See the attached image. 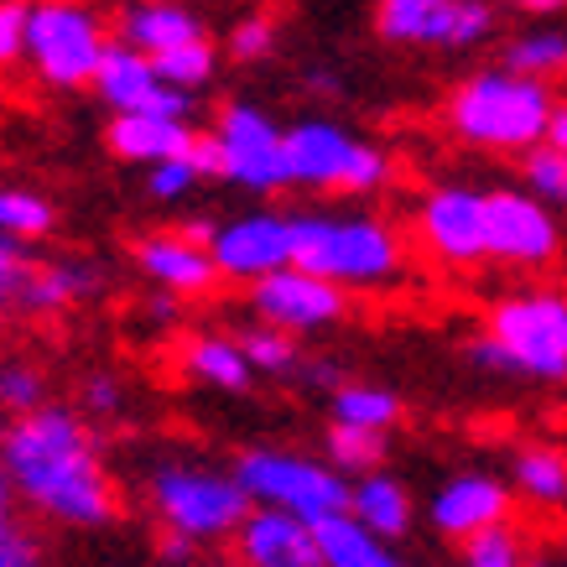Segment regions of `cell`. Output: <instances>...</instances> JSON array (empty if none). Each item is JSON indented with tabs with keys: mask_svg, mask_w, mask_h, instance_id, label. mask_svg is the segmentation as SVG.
<instances>
[{
	"mask_svg": "<svg viewBox=\"0 0 567 567\" xmlns=\"http://www.w3.org/2000/svg\"><path fill=\"white\" fill-rule=\"evenodd\" d=\"M511 489L536 511H567V453L551 443H526L511 458Z\"/></svg>",
	"mask_w": 567,
	"mask_h": 567,
	"instance_id": "cell-24",
	"label": "cell"
},
{
	"mask_svg": "<svg viewBox=\"0 0 567 567\" xmlns=\"http://www.w3.org/2000/svg\"><path fill=\"white\" fill-rule=\"evenodd\" d=\"M511 11H520V17H551V11H563L567 0H505Z\"/></svg>",
	"mask_w": 567,
	"mask_h": 567,
	"instance_id": "cell-44",
	"label": "cell"
},
{
	"mask_svg": "<svg viewBox=\"0 0 567 567\" xmlns=\"http://www.w3.org/2000/svg\"><path fill=\"white\" fill-rule=\"evenodd\" d=\"M193 141H198L193 121H173V115H110L104 125V146L121 162H141V167L188 156Z\"/></svg>",
	"mask_w": 567,
	"mask_h": 567,
	"instance_id": "cell-19",
	"label": "cell"
},
{
	"mask_svg": "<svg viewBox=\"0 0 567 567\" xmlns=\"http://www.w3.org/2000/svg\"><path fill=\"white\" fill-rule=\"evenodd\" d=\"M240 349H245V360H250V370L266 380H302V370H308V354L297 344V333H281V328H271V323L245 328Z\"/></svg>",
	"mask_w": 567,
	"mask_h": 567,
	"instance_id": "cell-28",
	"label": "cell"
},
{
	"mask_svg": "<svg viewBox=\"0 0 567 567\" xmlns=\"http://www.w3.org/2000/svg\"><path fill=\"white\" fill-rule=\"evenodd\" d=\"M360 136H349L339 121L328 115H302L287 125V177L302 193H339L344 167L354 156Z\"/></svg>",
	"mask_w": 567,
	"mask_h": 567,
	"instance_id": "cell-17",
	"label": "cell"
},
{
	"mask_svg": "<svg viewBox=\"0 0 567 567\" xmlns=\"http://www.w3.org/2000/svg\"><path fill=\"white\" fill-rule=\"evenodd\" d=\"M318 547H323V567H412L395 551V542H380L354 516L323 520L318 526Z\"/></svg>",
	"mask_w": 567,
	"mask_h": 567,
	"instance_id": "cell-26",
	"label": "cell"
},
{
	"mask_svg": "<svg viewBox=\"0 0 567 567\" xmlns=\"http://www.w3.org/2000/svg\"><path fill=\"white\" fill-rule=\"evenodd\" d=\"M235 480L245 484L250 505L260 511H287V516L308 520V526H323L333 516H349V484L328 458H312V453H297V447H240L235 453Z\"/></svg>",
	"mask_w": 567,
	"mask_h": 567,
	"instance_id": "cell-6",
	"label": "cell"
},
{
	"mask_svg": "<svg viewBox=\"0 0 567 567\" xmlns=\"http://www.w3.org/2000/svg\"><path fill=\"white\" fill-rule=\"evenodd\" d=\"M193 551L198 547H188V542H183V536H156V557H162V563H193Z\"/></svg>",
	"mask_w": 567,
	"mask_h": 567,
	"instance_id": "cell-43",
	"label": "cell"
},
{
	"mask_svg": "<svg viewBox=\"0 0 567 567\" xmlns=\"http://www.w3.org/2000/svg\"><path fill=\"white\" fill-rule=\"evenodd\" d=\"M292 266L344 292H385L406 281V245L380 214H292Z\"/></svg>",
	"mask_w": 567,
	"mask_h": 567,
	"instance_id": "cell-4",
	"label": "cell"
},
{
	"mask_svg": "<svg viewBox=\"0 0 567 567\" xmlns=\"http://www.w3.org/2000/svg\"><path fill=\"white\" fill-rule=\"evenodd\" d=\"M308 89H312V94H339V73L312 69V73H308Z\"/></svg>",
	"mask_w": 567,
	"mask_h": 567,
	"instance_id": "cell-46",
	"label": "cell"
},
{
	"mask_svg": "<svg viewBox=\"0 0 567 567\" xmlns=\"http://www.w3.org/2000/svg\"><path fill=\"white\" fill-rule=\"evenodd\" d=\"M208 256L219 266V281L256 287V281L292 266V214L256 208V214H235V219L214 224Z\"/></svg>",
	"mask_w": 567,
	"mask_h": 567,
	"instance_id": "cell-13",
	"label": "cell"
},
{
	"mask_svg": "<svg viewBox=\"0 0 567 567\" xmlns=\"http://www.w3.org/2000/svg\"><path fill=\"white\" fill-rule=\"evenodd\" d=\"M115 37L89 0H27V63L48 89H89Z\"/></svg>",
	"mask_w": 567,
	"mask_h": 567,
	"instance_id": "cell-7",
	"label": "cell"
},
{
	"mask_svg": "<svg viewBox=\"0 0 567 567\" xmlns=\"http://www.w3.org/2000/svg\"><path fill=\"white\" fill-rule=\"evenodd\" d=\"M0 474L32 516L69 526V532H104L121 520V484L110 474L100 432L79 406L48 401L37 412L0 427Z\"/></svg>",
	"mask_w": 567,
	"mask_h": 567,
	"instance_id": "cell-1",
	"label": "cell"
},
{
	"mask_svg": "<svg viewBox=\"0 0 567 567\" xmlns=\"http://www.w3.org/2000/svg\"><path fill=\"white\" fill-rule=\"evenodd\" d=\"M37 406H48V375L32 360H0V416L17 422Z\"/></svg>",
	"mask_w": 567,
	"mask_h": 567,
	"instance_id": "cell-33",
	"label": "cell"
},
{
	"mask_svg": "<svg viewBox=\"0 0 567 567\" xmlns=\"http://www.w3.org/2000/svg\"><path fill=\"white\" fill-rule=\"evenodd\" d=\"M198 183H204V177H198V167H193L188 156H173V162L146 167V193H152L156 204H183Z\"/></svg>",
	"mask_w": 567,
	"mask_h": 567,
	"instance_id": "cell-38",
	"label": "cell"
},
{
	"mask_svg": "<svg viewBox=\"0 0 567 567\" xmlns=\"http://www.w3.org/2000/svg\"><path fill=\"white\" fill-rule=\"evenodd\" d=\"M464 354L484 375L567 385V292L526 287L489 302L484 333L468 339Z\"/></svg>",
	"mask_w": 567,
	"mask_h": 567,
	"instance_id": "cell-2",
	"label": "cell"
},
{
	"mask_svg": "<svg viewBox=\"0 0 567 567\" xmlns=\"http://www.w3.org/2000/svg\"><path fill=\"white\" fill-rule=\"evenodd\" d=\"M323 458L339 468L344 480L375 474V468H385V432H360V427H339V422H328Z\"/></svg>",
	"mask_w": 567,
	"mask_h": 567,
	"instance_id": "cell-29",
	"label": "cell"
},
{
	"mask_svg": "<svg viewBox=\"0 0 567 567\" xmlns=\"http://www.w3.org/2000/svg\"><path fill=\"white\" fill-rule=\"evenodd\" d=\"M224 52H229L235 63H245V69L266 63V58L276 52V17H266V11L240 17L235 21V32H229V42H224Z\"/></svg>",
	"mask_w": 567,
	"mask_h": 567,
	"instance_id": "cell-37",
	"label": "cell"
},
{
	"mask_svg": "<svg viewBox=\"0 0 567 567\" xmlns=\"http://www.w3.org/2000/svg\"><path fill=\"white\" fill-rule=\"evenodd\" d=\"M516 511V489L505 474L495 468H458V474H447L427 499V526L443 542H474V536L495 532L505 526Z\"/></svg>",
	"mask_w": 567,
	"mask_h": 567,
	"instance_id": "cell-14",
	"label": "cell"
},
{
	"mask_svg": "<svg viewBox=\"0 0 567 567\" xmlns=\"http://www.w3.org/2000/svg\"><path fill=\"white\" fill-rule=\"evenodd\" d=\"M391 173H395L391 152H380L375 141H360V146H354V156H349L339 193H349V198H370V193H380L385 183H391Z\"/></svg>",
	"mask_w": 567,
	"mask_h": 567,
	"instance_id": "cell-35",
	"label": "cell"
},
{
	"mask_svg": "<svg viewBox=\"0 0 567 567\" xmlns=\"http://www.w3.org/2000/svg\"><path fill=\"white\" fill-rule=\"evenodd\" d=\"M27 63V0H0V73Z\"/></svg>",
	"mask_w": 567,
	"mask_h": 567,
	"instance_id": "cell-41",
	"label": "cell"
},
{
	"mask_svg": "<svg viewBox=\"0 0 567 567\" xmlns=\"http://www.w3.org/2000/svg\"><path fill=\"white\" fill-rule=\"evenodd\" d=\"M484 240H489V260L511 266V271H542L563 256L557 214L532 188L484 193Z\"/></svg>",
	"mask_w": 567,
	"mask_h": 567,
	"instance_id": "cell-10",
	"label": "cell"
},
{
	"mask_svg": "<svg viewBox=\"0 0 567 567\" xmlns=\"http://www.w3.org/2000/svg\"><path fill=\"white\" fill-rule=\"evenodd\" d=\"M563 563H567V547H563Z\"/></svg>",
	"mask_w": 567,
	"mask_h": 567,
	"instance_id": "cell-48",
	"label": "cell"
},
{
	"mask_svg": "<svg viewBox=\"0 0 567 567\" xmlns=\"http://www.w3.org/2000/svg\"><path fill=\"white\" fill-rule=\"evenodd\" d=\"M177 370L193 385H208V391H224V395H245L260 380L250 370V360H245L240 339H229V333H188L177 344Z\"/></svg>",
	"mask_w": 567,
	"mask_h": 567,
	"instance_id": "cell-22",
	"label": "cell"
},
{
	"mask_svg": "<svg viewBox=\"0 0 567 567\" xmlns=\"http://www.w3.org/2000/svg\"><path fill=\"white\" fill-rule=\"evenodd\" d=\"M551 110H557V100L542 79H526L511 69H480L447 94L443 121L474 152L526 156L536 146H547Z\"/></svg>",
	"mask_w": 567,
	"mask_h": 567,
	"instance_id": "cell-3",
	"label": "cell"
},
{
	"mask_svg": "<svg viewBox=\"0 0 567 567\" xmlns=\"http://www.w3.org/2000/svg\"><path fill=\"white\" fill-rule=\"evenodd\" d=\"M235 563L240 567H323L318 526L287 516V511H250L235 532Z\"/></svg>",
	"mask_w": 567,
	"mask_h": 567,
	"instance_id": "cell-18",
	"label": "cell"
},
{
	"mask_svg": "<svg viewBox=\"0 0 567 567\" xmlns=\"http://www.w3.org/2000/svg\"><path fill=\"white\" fill-rule=\"evenodd\" d=\"M146 499L156 511V526L167 536H183L188 547L235 542L250 520V495L235 480V468H214L198 458H162L146 468Z\"/></svg>",
	"mask_w": 567,
	"mask_h": 567,
	"instance_id": "cell-5",
	"label": "cell"
},
{
	"mask_svg": "<svg viewBox=\"0 0 567 567\" xmlns=\"http://www.w3.org/2000/svg\"><path fill=\"white\" fill-rule=\"evenodd\" d=\"M89 89L100 94V104L110 115H173V121H193V110H198V94L162 84L152 58L141 48H131V42H121V37L104 48V63Z\"/></svg>",
	"mask_w": 567,
	"mask_h": 567,
	"instance_id": "cell-15",
	"label": "cell"
},
{
	"mask_svg": "<svg viewBox=\"0 0 567 567\" xmlns=\"http://www.w3.org/2000/svg\"><path fill=\"white\" fill-rule=\"evenodd\" d=\"M499 69L526 73V79H542V84L563 79L567 73V32H557V27H536V32L511 37L505 52H499Z\"/></svg>",
	"mask_w": 567,
	"mask_h": 567,
	"instance_id": "cell-27",
	"label": "cell"
},
{
	"mask_svg": "<svg viewBox=\"0 0 567 567\" xmlns=\"http://www.w3.org/2000/svg\"><path fill=\"white\" fill-rule=\"evenodd\" d=\"M131 260H136V271L162 287L167 297L177 302H193V297H208L219 287V266L208 256V245H198L193 235L183 229H152V235H141L131 245Z\"/></svg>",
	"mask_w": 567,
	"mask_h": 567,
	"instance_id": "cell-16",
	"label": "cell"
},
{
	"mask_svg": "<svg viewBox=\"0 0 567 567\" xmlns=\"http://www.w3.org/2000/svg\"><path fill=\"white\" fill-rule=\"evenodd\" d=\"M526 551H532L526 532H520L516 520H505L495 532L464 542V547H458V567H526Z\"/></svg>",
	"mask_w": 567,
	"mask_h": 567,
	"instance_id": "cell-34",
	"label": "cell"
},
{
	"mask_svg": "<svg viewBox=\"0 0 567 567\" xmlns=\"http://www.w3.org/2000/svg\"><path fill=\"white\" fill-rule=\"evenodd\" d=\"M526 567H567L563 557H557V551H542V547H532L526 551Z\"/></svg>",
	"mask_w": 567,
	"mask_h": 567,
	"instance_id": "cell-47",
	"label": "cell"
},
{
	"mask_svg": "<svg viewBox=\"0 0 567 567\" xmlns=\"http://www.w3.org/2000/svg\"><path fill=\"white\" fill-rule=\"evenodd\" d=\"M416 240L437 266L468 271L489 260V240H484V193L468 183H437L422 193L416 204Z\"/></svg>",
	"mask_w": 567,
	"mask_h": 567,
	"instance_id": "cell-11",
	"label": "cell"
},
{
	"mask_svg": "<svg viewBox=\"0 0 567 567\" xmlns=\"http://www.w3.org/2000/svg\"><path fill=\"white\" fill-rule=\"evenodd\" d=\"M79 412L84 416H121L125 412V385L110 370H89L79 380Z\"/></svg>",
	"mask_w": 567,
	"mask_h": 567,
	"instance_id": "cell-39",
	"label": "cell"
},
{
	"mask_svg": "<svg viewBox=\"0 0 567 567\" xmlns=\"http://www.w3.org/2000/svg\"><path fill=\"white\" fill-rule=\"evenodd\" d=\"M401 395L391 385H375V380H344L328 391V422L339 427H360V432H391L401 422Z\"/></svg>",
	"mask_w": 567,
	"mask_h": 567,
	"instance_id": "cell-25",
	"label": "cell"
},
{
	"mask_svg": "<svg viewBox=\"0 0 567 567\" xmlns=\"http://www.w3.org/2000/svg\"><path fill=\"white\" fill-rule=\"evenodd\" d=\"M495 0H375V32L391 48L464 52L495 37Z\"/></svg>",
	"mask_w": 567,
	"mask_h": 567,
	"instance_id": "cell-8",
	"label": "cell"
},
{
	"mask_svg": "<svg viewBox=\"0 0 567 567\" xmlns=\"http://www.w3.org/2000/svg\"><path fill=\"white\" fill-rule=\"evenodd\" d=\"M214 141H219L224 156V183H235L240 193H256V198L292 188V177H287V125H276L260 104L229 100L219 110Z\"/></svg>",
	"mask_w": 567,
	"mask_h": 567,
	"instance_id": "cell-9",
	"label": "cell"
},
{
	"mask_svg": "<svg viewBox=\"0 0 567 567\" xmlns=\"http://www.w3.org/2000/svg\"><path fill=\"white\" fill-rule=\"evenodd\" d=\"M188 162L198 167V177H224V156H219V141H214V136H198V141H193Z\"/></svg>",
	"mask_w": 567,
	"mask_h": 567,
	"instance_id": "cell-42",
	"label": "cell"
},
{
	"mask_svg": "<svg viewBox=\"0 0 567 567\" xmlns=\"http://www.w3.org/2000/svg\"><path fill=\"white\" fill-rule=\"evenodd\" d=\"M104 292V271L100 260L89 256H58V260H37L32 281H27V292H21L17 308L21 312H37V318H48V312H69L79 302Z\"/></svg>",
	"mask_w": 567,
	"mask_h": 567,
	"instance_id": "cell-20",
	"label": "cell"
},
{
	"mask_svg": "<svg viewBox=\"0 0 567 567\" xmlns=\"http://www.w3.org/2000/svg\"><path fill=\"white\" fill-rule=\"evenodd\" d=\"M349 516L360 520L364 532H375L380 542H401L416 520V499L406 489V480L375 468V474H360L349 484Z\"/></svg>",
	"mask_w": 567,
	"mask_h": 567,
	"instance_id": "cell-23",
	"label": "cell"
},
{
	"mask_svg": "<svg viewBox=\"0 0 567 567\" xmlns=\"http://www.w3.org/2000/svg\"><path fill=\"white\" fill-rule=\"evenodd\" d=\"M0 567H48V547L21 520V499L6 474H0Z\"/></svg>",
	"mask_w": 567,
	"mask_h": 567,
	"instance_id": "cell-30",
	"label": "cell"
},
{
	"mask_svg": "<svg viewBox=\"0 0 567 567\" xmlns=\"http://www.w3.org/2000/svg\"><path fill=\"white\" fill-rule=\"evenodd\" d=\"M156 73H162V84L183 89V94H198L204 84H214V73H219V42H188V48H173L152 58Z\"/></svg>",
	"mask_w": 567,
	"mask_h": 567,
	"instance_id": "cell-32",
	"label": "cell"
},
{
	"mask_svg": "<svg viewBox=\"0 0 567 567\" xmlns=\"http://www.w3.org/2000/svg\"><path fill=\"white\" fill-rule=\"evenodd\" d=\"M115 37L141 48L146 58H162V52L173 48H188V42H204V21L198 11L188 6H177V0H136V6H125L121 21H115Z\"/></svg>",
	"mask_w": 567,
	"mask_h": 567,
	"instance_id": "cell-21",
	"label": "cell"
},
{
	"mask_svg": "<svg viewBox=\"0 0 567 567\" xmlns=\"http://www.w3.org/2000/svg\"><path fill=\"white\" fill-rule=\"evenodd\" d=\"M0 312H6V302H0Z\"/></svg>",
	"mask_w": 567,
	"mask_h": 567,
	"instance_id": "cell-49",
	"label": "cell"
},
{
	"mask_svg": "<svg viewBox=\"0 0 567 567\" xmlns=\"http://www.w3.org/2000/svg\"><path fill=\"white\" fill-rule=\"evenodd\" d=\"M547 146H557V152H567V104H557V110H551V131H547Z\"/></svg>",
	"mask_w": 567,
	"mask_h": 567,
	"instance_id": "cell-45",
	"label": "cell"
},
{
	"mask_svg": "<svg viewBox=\"0 0 567 567\" xmlns=\"http://www.w3.org/2000/svg\"><path fill=\"white\" fill-rule=\"evenodd\" d=\"M37 260L32 250L21 240H11V235H0V302L11 308V302H21V292H27V281H32Z\"/></svg>",
	"mask_w": 567,
	"mask_h": 567,
	"instance_id": "cell-40",
	"label": "cell"
},
{
	"mask_svg": "<svg viewBox=\"0 0 567 567\" xmlns=\"http://www.w3.org/2000/svg\"><path fill=\"white\" fill-rule=\"evenodd\" d=\"M520 173H526V188H532L542 204H567V152L536 146V152L520 156Z\"/></svg>",
	"mask_w": 567,
	"mask_h": 567,
	"instance_id": "cell-36",
	"label": "cell"
},
{
	"mask_svg": "<svg viewBox=\"0 0 567 567\" xmlns=\"http://www.w3.org/2000/svg\"><path fill=\"white\" fill-rule=\"evenodd\" d=\"M52 229H58L52 198H42L32 188H0V235L32 245V240H48Z\"/></svg>",
	"mask_w": 567,
	"mask_h": 567,
	"instance_id": "cell-31",
	"label": "cell"
},
{
	"mask_svg": "<svg viewBox=\"0 0 567 567\" xmlns=\"http://www.w3.org/2000/svg\"><path fill=\"white\" fill-rule=\"evenodd\" d=\"M245 302L256 312V323H271L281 333H297V339L302 333H328V328H339L349 318L344 287H333V281L302 271V266H287V271L256 281L245 292Z\"/></svg>",
	"mask_w": 567,
	"mask_h": 567,
	"instance_id": "cell-12",
	"label": "cell"
}]
</instances>
